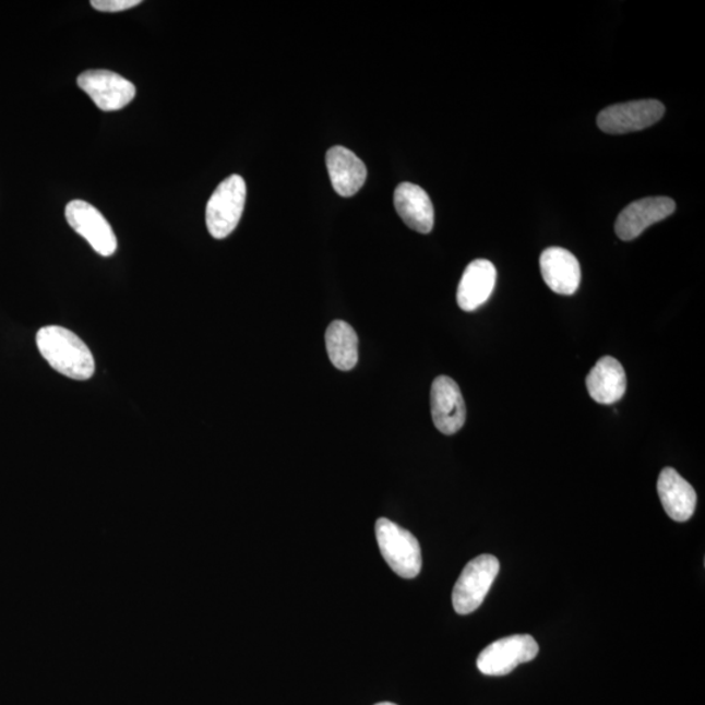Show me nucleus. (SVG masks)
Returning a JSON list of instances; mask_svg holds the SVG:
<instances>
[{"mask_svg": "<svg viewBox=\"0 0 705 705\" xmlns=\"http://www.w3.org/2000/svg\"><path fill=\"white\" fill-rule=\"evenodd\" d=\"M431 416L444 435H454L467 420V408L454 379L438 377L431 387Z\"/></svg>", "mask_w": 705, "mask_h": 705, "instance_id": "nucleus-9", "label": "nucleus"}, {"mask_svg": "<svg viewBox=\"0 0 705 705\" xmlns=\"http://www.w3.org/2000/svg\"><path fill=\"white\" fill-rule=\"evenodd\" d=\"M499 569L501 564L498 558L490 554L477 557L465 565L452 592V604L457 614L467 616L481 607L499 574Z\"/></svg>", "mask_w": 705, "mask_h": 705, "instance_id": "nucleus-3", "label": "nucleus"}, {"mask_svg": "<svg viewBox=\"0 0 705 705\" xmlns=\"http://www.w3.org/2000/svg\"><path fill=\"white\" fill-rule=\"evenodd\" d=\"M71 228L82 236L97 254L111 256L118 248L117 237L103 213L83 201H73L65 207Z\"/></svg>", "mask_w": 705, "mask_h": 705, "instance_id": "nucleus-8", "label": "nucleus"}, {"mask_svg": "<svg viewBox=\"0 0 705 705\" xmlns=\"http://www.w3.org/2000/svg\"><path fill=\"white\" fill-rule=\"evenodd\" d=\"M589 395L598 404H616L626 394L628 378L623 366L613 357H604L587 377Z\"/></svg>", "mask_w": 705, "mask_h": 705, "instance_id": "nucleus-16", "label": "nucleus"}, {"mask_svg": "<svg viewBox=\"0 0 705 705\" xmlns=\"http://www.w3.org/2000/svg\"><path fill=\"white\" fill-rule=\"evenodd\" d=\"M540 652L530 635H512L491 643L477 658V668L485 676L503 677L512 673L518 665L534 661Z\"/></svg>", "mask_w": 705, "mask_h": 705, "instance_id": "nucleus-5", "label": "nucleus"}, {"mask_svg": "<svg viewBox=\"0 0 705 705\" xmlns=\"http://www.w3.org/2000/svg\"><path fill=\"white\" fill-rule=\"evenodd\" d=\"M657 493L665 512L674 522L684 523L693 517L697 502L695 490L676 469H662Z\"/></svg>", "mask_w": 705, "mask_h": 705, "instance_id": "nucleus-12", "label": "nucleus"}, {"mask_svg": "<svg viewBox=\"0 0 705 705\" xmlns=\"http://www.w3.org/2000/svg\"><path fill=\"white\" fill-rule=\"evenodd\" d=\"M332 186L338 195L350 198L363 188L368 169L361 158L345 146H334L325 156Z\"/></svg>", "mask_w": 705, "mask_h": 705, "instance_id": "nucleus-13", "label": "nucleus"}, {"mask_svg": "<svg viewBox=\"0 0 705 705\" xmlns=\"http://www.w3.org/2000/svg\"><path fill=\"white\" fill-rule=\"evenodd\" d=\"M325 347L332 365L342 371L356 368L358 362V336L347 322L335 321L325 332Z\"/></svg>", "mask_w": 705, "mask_h": 705, "instance_id": "nucleus-17", "label": "nucleus"}, {"mask_svg": "<svg viewBox=\"0 0 705 705\" xmlns=\"http://www.w3.org/2000/svg\"><path fill=\"white\" fill-rule=\"evenodd\" d=\"M375 535L382 557L392 571L404 578H415L422 569L420 542L409 530L389 518H378Z\"/></svg>", "mask_w": 705, "mask_h": 705, "instance_id": "nucleus-2", "label": "nucleus"}, {"mask_svg": "<svg viewBox=\"0 0 705 705\" xmlns=\"http://www.w3.org/2000/svg\"><path fill=\"white\" fill-rule=\"evenodd\" d=\"M395 208L403 222L421 235L434 228V207L420 186L404 182L397 186L394 195Z\"/></svg>", "mask_w": 705, "mask_h": 705, "instance_id": "nucleus-15", "label": "nucleus"}, {"mask_svg": "<svg viewBox=\"0 0 705 705\" xmlns=\"http://www.w3.org/2000/svg\"><path fill=\"white\" fill-rule=\"evenodd\" d=\"M497 282L494 264L477 259L464 271L457 288V304L464 311H475L493 295Z\"/></svg>", "mask_w": 705, "mask_h": 705, "instance_id": "nucleus-14", "label": "nucleus"}, {"mask_svg": "<svg viewBox=\"0 0 705 705\" xmlns=\"http://www.w3.org/2000/svg\"><path fill=\"white\" fill-rule=\"evenodd\" d=\"M665 115V106L657 99H641L618 104L604 109L597 118L598 128L610 135L629 134L654 126Z\"/></svg>", "mask_w": 705, "mask_h": 705, "instance_id": "nucleus-6", "label": "nucleus"}, {"mask_svg": "<svg viewBox=\"0 0 705 705\" xmlns=\"http://www.w3.org/2000/svg\"><path fill=\"white\" fill-rule=\"evenodd\" d=\"M37 347L52 369L75 381H88L95 374V358L72 331L48 325L38 331Z\"/></svg>", "mask_w": 705, "mask_h": 705, "instance_id": "nucleus-1", "label": "nucleus"}, {"mask_svg": "<svg viewBox=\"0 0 705 705\" xmlns=\"http://www.w3.org/2000/svg\"><path fill=\"white\" fill-rule=\"evenodd\" d=\"M676 202L665 196L645 198L628 205L618 216L616 223L617 236L622 241H633L649 226L662 222L673 215Z\"/></svg>", "mask_w": 705, "mask_h": 705, "instance_id": "nucleus-10", "label": "nucleus"}, {"mask_svg": "<svg viewBox=\"0 0 705 705\" xmlns=\"http://www.w3.org/2000/svg\"><path fill=\"white\" fill-rule=\"evenodd\" d=\"M141 0H92L93 9L101 12H121L141 4Z\"/></svg>", "mask_w": 705, "mask_h": 705, "instance_id": "nucleus-18", "label": "nucleus"}, {"mask_svg": "<svg viewBox=\"0 0 705 705\" xmlns=\"http://www.w3.org/2000/svg\"><path fill=\"white\" fill-rule=\"evenodd\" d=\"M77 85L103 111L126 108L135 98L136 88L130 80L106 70L85 71L77 77Z\"/></svg>", "mask_w": 705, "mask_h": 705, "instance_id": "nucleus-7", "label": "nucleus"}, {"mask_svg": "<svg viewBox=\"0 0 705 705\" xmlns=\"http://www.w3.org/2000/svg\"><path fill=\"white\" fill-rule=\"evenodd\" d=\"M375 705H397L395 703H390V702H384V703H378Z\"/></svg>", "mask_w": 705, "mask_h": 705, "instance_id": "nucleus-19", "label": "nucleus"}, {"mask_svg": "<svg viewBox=\"0 0 705 705\" xmlns=\"http://www.w3.org/2000/svg\"><path fill=\"white\" fill-rule=\"evenodd\" d=\"M246 183L241 176H231L213 192L205 211V222L211 236L229 237L241 222L246 203Z\"/></svg>", "mask_w": 705, "mask_h": 705, "instance_id": "nucleus-4", "label": "nucleus"}, {"mask_svg": "<svg viewBox=\"0 0 705 705\" xmlns=\"http://www.w3.org/2000/svg\"><path fill=\"white\" fill-rule=\"evenodd\" d=\"M543 282L557 295L572 296L582 282V270L575 255L562 248H549L540 258Z\"/></svg>", "mask_w": 705, "mask_h": 705, "instance_id": "nucleus-11", "label": "nucleus"}]
</instances>
